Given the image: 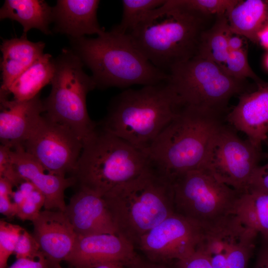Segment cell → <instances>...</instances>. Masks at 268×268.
<instances>
[{"label": "cell", "mask_w": 268, "mask_h": 268, "mask_svg": "<svg viewBox=\"0 0 268 268\" xmlns=\"http://www.w3.org/2000/svg\"><path fill=\"white\" fill-rule=\"evenodd\" d=\"M45 44L33 42L26 35L3 40L0 45L1 83L0 92L6 90L11 83L37 59L44 54Z\"/></svg>", "instance_id": "cell-21"}, {"label": "cell", "mask_w": 268, "mask_h": 268, "mask_svg": "<svg viewBox=\"0 0 268 268\" xmlns=\"http://www.w3.org/2000/svg\"><path fill=\"white\" fill-rule=\"evenodd\" d=\"M201 234L200 225L175 212L142 235L136 245L155 262L177 261L195 251Z\"/></svg>", "instance_id": "cell-13"}, {"label": "cell", "mask_w": 268, "mask_h": 268, "mask_svg": "<svg viewBox=\"0 0 268 268\" xmlns=\"http://www.w3.org/2000/svg\"><path fill=\"white\" fill-rule=\"evenodd\" d=\"M0 177L9 180L14 187L17 186L24 180L15 169L11 149L1 144L0 146Z\"/></svg>", "instance_id": "cell-32"}, {"label": "cell", "mask_w": 268, "mask_h": 268, "mask_svg": "<svg viewBox=\"0 0 268 268\" xmlns=\"http://www.w3.org/2000/svg\"><path fill=\"white\" fill-rule=\"evenodd\" d=\"M41 208L26 197L24 201L17 207L16 216L21 220H30L32 222L39 214Z\"/></svg>", "instance_id": "cell-35"}, {"label": "cell", "mask_w": 268, "mask_h": 268, "mask_svg": "<svg viewBox=\"0 0 268 268\" xmlns=\"http://www.w3.org/2000/svg\"><path fill=\"white\" fill-rule=\"evenodd\" d=\"M125 266L119 263L111 262L100 265L94 268H125Z\"/></svg>", "instance_id": "cell-42"}, {"label": "cell", "mask_w": 268, "mask_h": 268, "mask_svg": "<svg viewBox=\"0 0 268 268\" xmlns=\"http://www.w3.org/2000/svg\"><path fill=\"white\" fill-rule=\"evenodd\" d=\"M103 197L118 235L134 246L142 235L175 212L172 183L153 165Z\"/></svg>", "instance_id": "cell-5"}, {"label": "cell", "mask_w": 268, "mask_h": 268, "mask_svg": "<svg viewBox=\"0 0 268 268\" xmlns=\"http://www.w3.org/2000/svg\"><path fill=\"white\" fill-rule=\"evenodd\" d=\"M229 75L240 79L250 78L258 87L268 84L259 78L251 68L245 49L229 52L224 63L220 66Z\"/></svg>", "instance_id": "cell-28"}, {"label": "cell", "mask_w": 268, "mask_h": 268, "mask_svg": "<svg viewBox=\"0 0 268 268\" xmlns=\"http://www.w3.org/2000/svg\"><path fill=\"white\" fill-rule=\"evenodd\" d=\"M55 69L54 59L49 54H44L27 69L19 75L6 91L0 92V95L13 99L27 100L39 95L40 91L51 83Z\"/></svg>", "instance_id": "cell-23"}, {"label": "cell", "mask_w": 268, "mask_h": 268, "mask_svg": "<svg viewBox=\"0 0 268 268\" xmlns=\"http://www.w3.org/2000/svg\"><path fill=\"white\" fill-rule=\"evenodd\" d=\"M262 149L223 124L213 136L202 168L218 180L243 193L263 158Z\"/></svg>", "instance_id": "cell-10"}, {"label": "cell", "mask_w": 268, "mask_h": 268, "mask_svg": "<svg viewBox=\"0 0 268 268\" xmlns=\"http://www.w3.org/2000/svg\"><path fill=\"white\" fill-rule=\"evenodd\" d=\"M172 183L175 212L201 226L235 214L242 194L202 167L178 176Z\"/></svg>", "instance_id": "cell-9"}, {"label": "cell", "mask_w": 268, "mask_h": 268, "mask_svg": "<svg viewBox=\"0 0 268 268\" xmlns=\"http://www.w3.org/2000/svg\"><path fill=\"white\" fill-rule=\"evenodd\" d=\"M8 268H51V267L42 254L36 259H17Z\"/></svg>", "instance_id": "cell-36"}, {"label": "cell", "mask_w": 268, "mask_h": 268, "mask_svg": "<svg viewBox=\"0 0 268 268\" xmlns=\"http://www.w3.org/2000/svg\"><path fill=\"white\" fill-rule=\"evenodd\" d=\"M247 190L268 193V162L264 165H259L256 169L249 182Z\"/></svg>", "instance_id": "cell-34"}, {"label": "cell", "mask_w": 268, "mask_h": 268, "mask_svg": "<svg viewBox=\"0 0 268 268\" xmlns=\"http://www.w3.org/2000/svg\"><path fill=\"white\" fill-rule=\"evenodd\" d=\"M166 81L179 109L193 108L225 114L230 99L256 89L248 79L227 73L212 61L197 55L172 67Z\"/></svg>", "instance_id": "cell-7"}, {"label": "cell", "mask_w": 268, "mask_h": 268, "mask_svg": "<svg viewBox=\"0 0 268 268\" xmlns=\"http://www.w3.org/2000/svg\"><path fill=\"white\" fill-rule=\"evenodd\" d=\"M183 7L197 13L215 17L227 14L239 0H177Z\"/></svg>", "instance_id": "cell-29"}, {"label": "cell", "mask_w": 268, "mask_h": 268, "mask_svg": "<svg viewBox=\"0 0 268 268\" xmlns=\"http://www.w3.org/2000/svg\"><path fill=\"white\" fill-rule=\"evenodd\" d=\"M238 97L237 105L226 114L225 120L262 149V143L268 136V84Z\"/></svg>", "instance_id": "cell-18"}, {"label": "cell", "mask_w": 268, "mask_h": 268, "mask_svg": "<svg viewBox=\"0 0 268 268\" xmlns=\"http://www.w3.org/2000/svg\"><path fill=\"white\" fill-rule=\"evenodd\" d=\"M254 268H268V241L262 240Z\"/></svg>", "instance_id": "cell-38"}, {"label": "cell", "mask_w": 268, "mask_h": 268, "mask_svg": "<svg viewBox=\"0 0 268 268\" xmlns=\"http://www.w3.org/2000/svg\"><path fill=\"white\" fill-rule=\"evenodd\" d=\"M33 236L51 268H61L71 252L77 234L65 213L59 210L41 211L33 221Z\"/></svg>", "instance_id": "cell-15"}, {"label": "cell", "mask_w": 268, "mask_h": 268, "mask_svg": "<svg viewBox=\"0 0 268 268\" xmlns=\"http://www.w3.org/2000/svg\"><path fill=\"white\" fill-rule=\"evenodd\" d=\"M9 18L19 22L23 27V35L32 28L46 35L52 32L53 7L43 0H6L0 10V19Z\"/></svg>", "instance_id": "cell-22"}, {"label": "cell", "mask_w": 268, "mask_h": 268, "mask_svg": "<svg viewBox=\"0 0 268 268\" xmlns=\"http://www.w3.org/2000/svg\"><path fill=\"white\" fill-rule=\"evenodd\" d=\"M264 64L267 69H268V53L266 55L264 59Z\"/></svg>", "instance_id": "cell-43"}, {"label": "cell", "mask_w": 268, "mask_h": 268, "mask_svg": "<svg viewBox=\"0 0 268 268\" xmlns=\"http://www.w3.org/2000/svg\"><path fill=\"white\" fill-rule=\"evenodd\" d=\"M139 261L131 242L112 234L77 235L65 260L74 268H94L111 262L132 266Z\"/></svg>", "instance_id": "cell-14"}, {"label": "cell", "mask_w": 268, "mask_h": 268, "mask_svg": "<svg viewBox=\"0 0 268 268\" xmlns=\"http://www.w3.org/2000/svg\"><path fill=\"white\" fill-rule=\"evenodd\" d=\"M16 259H36L43 254L32 234L24 229L17 241L14 252Z\"/></svg>", "instance_id": "cell-31"}, {"label": "cell", "mask_w": 268, "mask_h": 268, "mask_svg": "<svg viewBox=\"0 0 268 268\" xmlns=\"http://www.w3.org/2000/svg\"><path fill=\"white\" fill-rule=\"evenodd\" d=\"M174 268H212L206 257L196 250L188 257L176 261Z\"/></svg>", "instance_id": "cell-33"}, {"label": "cell", "mask_w": 268, "mask_h": 268, "mask_svg": "<svg viewBox=\"0 0 268 268\" xmlns=\"http://www.w3.org/2000/svg\"><path fill=\"white\" fill-rule=\"evenodd\" d=\"M55 69L49 95L44 100V115L69 128L83 141L96 129L87 110L86 96L96 88L91 76L69 48L54 59Z\"/></svg>", "instance_id": "cell-8"}, {"label": "cell", "mask_w": 268, "mask_h": 268, "mask_svg": "<svg viewBox=\"0 0 268 268\" xmlns=\"http://www.w3.org/2000/svg\"><path fill=\"white\" fill-rule=\"evenodd\" d=\"M233 34L258 43V34L268 25V0H240L227 14Z\"/></svg>", "instance_id": "cell-24"}, {"label": "cell", "mask_w": 268, "mask_h": 268, "mask_svg": "<svg viewBox=\"0 0 268 268\" xmlns=\"http://www.w3.org/2000/svg\"><path fill=\"white\" fill-rule=\"evenodd\" d=\"M179 110L175 94L165 80L116 96L99 126L145 153Z\"/></svg>", "instance_id": "cell-3"}, {"label": "cell", "mask_w": 268, "mask_h": 268, "mask_svg": "<svg viewBox=\"0 0 268 268\" xmlns=\"http://www.w3.org/2000/svg\"><path fill=\"white\" fill-rule=\"evenodd\" d=\"M77 235L118 234L111 213L103 196L79 188L64 212Z\"/></svg>", "instance_id": "cell-17"}, {"label": "cell", "mask_w": 268, "mask_h": 268, "mask_svg": "<svg viewBox=\"0 0 268 268\" xmlns=\"http://www.w3.org/2000/svg\"><path fill=\"white\" fill-rule=\"evenodd\" d=\"M244 42L240 36L232 34L228 38V47L229 52L237 51L243 49Z\"/></svg>", "instance_id": "cell-39"}, {"label": "cell", "mask_w": 268, "mask_h": 268, "mask_svg": "<svg viewBox=\"0 0 268 268\" xmlns=\"http://www.w3.org/2000/svg\"><path fill=\"white\" fill-rule=\"evenodd\" d=\"M70 49L91 72L96 88H126L166 80L167 73L152 65L128 33L114 27L96 38H69Z\"/></svg>", "instance_id": "cell-2"}, {"label": "cell", "mask_w": 268, "mask_h": 268, "mask_svg": "<svg viewBox=\"0 0 268 268\" xmlns=\"http://www.w3.org/2000/svg\"><path fill=\"white\" fill-rule=\"evenodd\" d=\"M24 229L18 225L0 221V268H6L9 257L14 252Z\"/></svg>", "instance_id": "cell-30"}, {"label": "cell", "mask_w": 268, "mask_h": 268, "mask_svg": "<svg viewBox=\"0 0 268 268\" xmlns=\"http://www.w3.org/2000/svg\"><path fill=\"white\" fill-rule=\"evenodd\" d=\"M224 115L193 108H181L145 153L153 166L172 181L201 168L210 142L224 124Z\"/></svg>", "instance_id": "cell-4"}, {"label": "cell", "mask_w": 268, "mask_h": 268, "mask_svg": "<svg viewBox=\"0 0 268 268\" xmlns=\"http://www.w3.org/2000/svg\"><path fill=\"white\" fill-rule=\"evenodd\" d=\"M197 249L212 268H247L256 246L258 233L231 214L201 226Z\"/></svg>", "instance_id": "cell-11"}, {"label": "cell", "mask_w": 268, "mask_h": 268, "mask_svg": "<svg viewBox=\"0 0 268 268\" xmlns=\"http://www.w3.org/2000/svg\"><path fill=\"white\" fill-rule=\"evenodd\" d=\"M152 166L145 152L97 126L84 140L81 153L71 176L79 188L104 196Z\"/></svg>", "instance_id": "cell-6"}, {"label": "cell", "mask_w": 268, "mask_h": 268, "mask_svg": "<svg viewBox=\"0 0 268 268\" xmlns=\"http://www.w3.org/2000/svg\"><path fill=\"white\" fill-rule=\"evenodd\" d=\"M0 141L11 149L22 146L44 112L38 95L27 100L9 99L0 95Z\"/></svg>", "instance_id": "cell-16"}, {"label": "cell", "mask_w": 268, "mask_h": 268, "mask_svg": "<svg viewBox=\"0 0 268 268\" xmlns=\"http://www.w3.org/2000/svg\"><path fill=\"white\" fill-rule=\"evenodd\" d=\"M235 214L268 241V193L247 190L239 199Z\"/></svg>", "instance_id": "cell-25"}, {"label": "cell", "mask_w": 268, "mask_h": 268, "mask_svg": "<svg viewBox=\"0 0 268 268\" xmlns=\"http://www.w3.org/2000/svg\"><path fill=\"white\" fill-rule=\"evenodd\" d=\"M166 0H123V14L119 24L114 27L128 33L143 20L153 10L163 5Z\"/></svg>", "instance_id": "cell-27"}, {"label": "cell", "mask_w": 268, "mask_h": 268, "mask_svg": "<svg viewBox=\"0 0 268 268\" xmlns=\"http://www.w3.org/2000/svg\"><path fill=\"white\" fill-rule=\"evenodd\" d=\"M83 145L69 128L44 116L22 147L48 172L66 177L74 171Z\"/></svg>", "instance_id": "cell-12"}, {"label": "cell", "mask_w": 268, "mask_h": 268, "mask_svg": "<svg viewBox=\"0 0 268 268\" xmlns=\"http://www.w3.org/2000/svg\"><path fill=\"white\" fill-rule=\"evenodd\" d=\"M11 151L14 165L20 176L31 183L44 195L45 209L65 212L67 206L65 191L76 185L75 179L49 173L22 146Z\"/></svg>", "instance_id": "cell-19"}, {"label": "cell", "mask_w": 268, "mask_h": 268, "mask_svg": "<svg viewBox=\"0 0 268 268\" xmlns=\"http://www.w3.org/2000/svg\"><path fill=\"white\" fill-rule=\"evenodd\" d=\"M213 17L188 10L177 0H166L128 34L142 54L167 73L198 55L201 34Z\"/></svg>", "instance_id": "cell-1"}, {"label": "cell", "mask_w": 268, "mask_h": 268, "mask_svg": "<svg viewBox=\"0 0 268 268\" xmlns=\"http://www.w3.org/2000/svg\"><path fill=\"white\" fill-rule=\"evenodd\" d=\"M232 34L227 14L216 15L212 25L201 34L198 55L221 66L229 53L228 41Z\"/></svg>", "instance_id": "cell-26"}, {"label": "cell", "mask_w": 268, "mask_h": 268, "mask_svg": "<svg viewBox=\"0 0 268 268\" xmlns=\"http://www.w3.org/2000/svg\"><path fill=\"white\" fill-rule=\"evenodd\" d=\"M258 43L268 50V25L263 28L258 34Z\"/></svg>", "instance_id": "cell-40"}, {"label": "cell", "mask_w": 268, "mask_h": 268, "mask_svg": "<svg viewBox=\"0 0 268 268\" xmlns=\"http://www.w3.org/2000/svg\"><path fill=\"white\" fill-rule=\"evenodd\" d=\"M0 212L8 218L16 216L17 206L10 196L0 195Z\"/></svg>", "instance_id": "cell-37"}, {"label": "cell", "mask_w": 268, "mask_h": 268, "mask_svg": "<svg viewBox=\"0 0 268 268\" xmlns=\"http://www.w3.org/2000/svg\"><path fill=\"white\" fill-rule=\"evenodd\" d=\"M98 0H58L53 7L52 22L56 33L69 38L97 34L105 31L98 21Z\"/></svg>", "instance_id": "cell-20"}, {"label": "cell", "mask_w": 268, "mask_h": 268, "mask_svg": "<svg viewBox=\"0 0 268 268\" xmlns=\"http://www.w3.org/2000/svg\"><path fill=\"white\" fill-rule=\"evenodd\" d=\"M132 266L134 267L135 268H169L165 265L156 263L142 264L140 261Z\"/></svg>", "instance_id": "cell-41"}, {"label": "cell", "mask_w": 268, "mask_h": 268, "mask_svg": "<svg viewBox=\"0 0 268 268\" xmlns=\"http://www.w3.org/2000/svg\"><path fill=\"white\" fill-rule=\"evenodd\" d=\"M265 142H266V143H267V145L268 146V136L267 138L266 139Z\"/></svg>", "instance_id": "cell-44"}]
</instances>
